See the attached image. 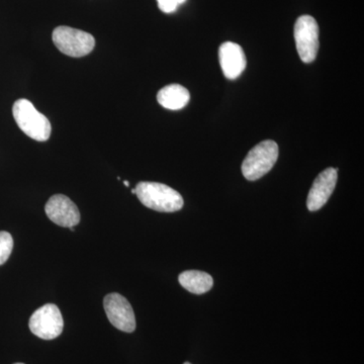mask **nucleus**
<instances>
[{
    "mask_svg": "<svg viewBox=\"0 0 364 364\" xmlns=\"http://www.w3.org/2000/svg\"><path fill=\"white\" fill-rule=\"evenodd\" d=\"M136 195L145 207L161 213H174L183 208V198L178 191L158 182H140Z\"/></svg>",
    "mask_w": 364,
    "mask_h": 364,
    "instance_id": "nucleus-1",
    "label": "nucleus"
},
{
    "mask_svg": "<svg viewBox=\"0 0 364 364\" xmlns=\"http://www.w3.org/2000/svg\"><path fill=\"white\" fill-rule=\"evenodd\" d=\"M13 114L18 128L33 140L45 142L51 136V123L42 112L37 111L30 100L25 98L16 100Z\"/></svg>",
    "mask_w": 364,
    "mask_h": 364,
    "instance_id": "nucleus-2",
    "label": "nucleus"
},
{
    "mask_svg": "<svg viewBox=\"0 0 364 364\" xmlns=\"http://www.w3.org/2000/svg\"><path fill=\"white\" fill-rule=\"evenodd\" d=\"M279 158V146L272 140L263 141L250 150L242 163V173L247 181H255L268 173Z\"/></svg>",
    "mask_w": 364,
    "mask_h": 364,
    "instance_id": "nucleus-3",
    "label": "nucleus"
},
{
    "mask_svg": "<svg viewBox=\"0 0 364 364\" xmlns=\"http://www.w3.org/2000/svg\"><path fill=\"white\" fill-rule=\"evenodd\" d=\"M52 39L60 52L74 58L86 56L93 51L95 46L92 35L69 26L55 28Z\"/></svg>",
    "mask_w": 364,
    "mask_h": 364,
    "instance_id": "nucleus-4",
    "label": "nucleus"
},
{
    "mask_svg": "<svg viewBox=\"0 0 364 364\" xmlns=\"http://www.w3.org/2000/svg\"><path fill=\"white\" fill-rule=\"evenodd\" d=\"M28 327L41 339L53 340L59 337L63 332L64 321L58 306L54 304L41 306L31 317Z\"/></svg>",
    "mask_w": 364,
    "mask_h": 364,
    "instance_id": "nucleus-5",
    "label": "nucleus"
},
{
    "mask_svg": "<svg viewBox=\"0 0 364 364\" xmlns=\"http://www.w3.org/2000/svg\"><path fill=\"white\" fill-rule=\"evenodd\" d=\"M294 40L299 58L304 63H312L318 54V26L311 16H299L294 25Z\"/></svg>",
    "mask_w": 364,
    "mask_h": 364,
    "instance_id": "nucleus-6",
    "label": "nucleus"
},
{
    "mask_svg": "<svg viewBox=\"0 0 364 364\" xmlns=\"http://www.w3.org/2000/svg\"><path fill=\"white\" fill-rule=\"evenodd\" d=\"M107 318L121 331L132 333L136 330V318L128 299L117 293L109 294L104 299Z\"/></svg>",
    "mask_w": 364,
    "mask_h": 364,
    "instance_id": "nucleus-7",
    "label": "nucleus"
},
{
    "mask_svg": "<svg viewBox=\"0 0 364 364\" xmlns=\"http://www.w3.org/2000/svg\"><path fill=\"white\" fill-rule=\"evenodd\" d=\"M46 215L60 227H75L80 222V213L68 196L55 195L50 198L45 207Z\"/></svg>",
    "mask_w": 364,
    "mask_h": 364,
    "instance_id": "nucleus-8",
    "label": "nucleus"
},
{
    "mask_svg": "<svg viewBox=\"0 0 364 364\" xmlns=\"http://www.w3.org/2000/svg\"><path fill=\"white\" fill-rule=\"evenodd\" d=\"M337 169H325L314 181L306 200V207L310 212H316L326 205L336 188Z\"/></svg>",
    "mask_w": 364,
    "mask_h": 364,
    "instance_id": "nucleus-9",
    "label": "nucleus"
},
{
    "mask_svg": "<svg viewBox=\"0 0 364 364\" xmlns=\"http://www.w3.org/2000/svg\"><path fill=\"white\" fill-rule=\"evenodd\" d=\"M219 59L225 77L231 80L238 78L242 72L245 70L247 64L245 53L241 46L236 43L226 42L221 45Z\"/></svg>",
    "mask_w": 364,
    "mask_h": 364,
    "instance_id": "nucleus-10",
    "label": "nucleus"
},
{
    "mask_svg": "<svg viewBox=\"0 0 364 364\" xmlns=\"http://www.w3.org/2000/svg\"><path fill=\"white\" fill-rule=\"evenodd\" d=\"M191 95L186 87L179 85H170L158 92L157 100L165 109L178 111L188 104Z\"/></svg>",
    "mask_w": 364,
    "mask_h": 364,
    "instance_id": "nucleus-11",
    "label": "nucleus"
},
{
    "mask_svg": "<svg viewBox=\"0 0 364 364\" xmlns=\"http://www.w3.org/2000/svg\"><path fill=\"white\" fill-rule=\"evenodd\" d=\"M179 284L189 293L203 294L210 291L214 286V279L207 272L200 270H186L178 277Z\"/></svg>",
    "mask_w": 364,
    "mask_h": 364,
    "instance_id": "nucleus-12",
    "label": "nucleus"
},
{
    "mask_svg": "<svg viewBox=\"0 0 364 364\" xmlns=\"http://www.w3.org/2000/svg\"><path fill=\"white\" fill-rule=\"evenodd\" d=\"M14 239L9 232L0 231V265H4L9 260L13 252Z\"/></svg>",
    "mask_w": 364,
    "mask_h": 364,
    "instance_id": "nucleus-13",
    "label": "nucleus"
},
{
    "mask_svg": "<svg viewBox=\"0 0 364 364\" xmlns=\"http://www.w3.org/2000/svg\"><path fill=\"white\" fill-rule=\"evenodd\" d=\"M186 0H157L158 7L165 14H172Z\"/></svg>",
    "mask_w": 364,
    "mask_h": 364,
    "instance_id": "nucleus-14",
    "label": "nucleus"
},
{
    "mask_svg": "<svg viewBox=\"0 0 364 364\" xmlns=\"http://www.w3.org/2000/svg\"><path fill=\"white\" fill-rule=\"evenodd\" d=\"M124 186H129V181H124Z\"/></svg>",
    "mask_w": 364,
    "mask_h": 364,
    "instance_id": "nucleus-15",
    "label": "nucleus"
},
{
    "mask_svg": "<svg viewBox=\"0 0 364 364\" xmlns=\"http://www.w3.org/2000/svg\"><path fill=\"white\" fill-rule=\"evenodd\" d=\"M183 364H191V363H183Z\"/></svg>",
    "mask_w": 364,
    "mask_h": 364,
    "instance_id": "nucleus-16",
    "label": "nucleus"
},
{
    "mask_svg": "<svg viewBox=\"0 0 364 364\" xmlns=\"http://www.w3.org/2000/svg\"><path fill=\"white\" fill-rule=\"evenodd\" d=\"M14 364H25V363H14Z\"/></svg>",
    "mask_w": 364,
    "mask_h": 364,
    "instance_id": "nucleus-17",
    "label": "nucleus"
}]
</instances>
